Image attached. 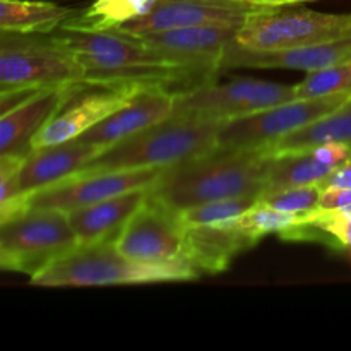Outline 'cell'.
Instances as JSON below:
<instances>
[{
    "label": "cell",
    "instance_id": "29",
    "mask_svg": "<svg viewBox=\"0 0 351 351\" xmlns=\"http://www.w3.org/2000/svg\"><path fill=\"white\" fill-rule=\"evenodd\" d=\"M319 209H324V211H339L351 216V187L322 189Z\"/></svg>",
    "mask_w": 351,
    "mask_h": 351
},
{
    "label": "cell",
    "instance_id": "6",
    "mask_svg": "<svg viewBox=\"0 0 351 351\" xmlns=\"http://www.w3.org/2000/svg\"><path fill=\"white\" fill-rule=\"evenodd\" d=\"M351 38V14H324L304 7H263L249 14L237 41L250 50H287Z\"/></svg>",
    "mask_w": 351,
    "mask_h": 351
},
{
    "label": "cell",
    "instance_id": "4",
    "mask_svg": "<svg viewBox=\"0 0 351 351\" xmlns=\"http://www.w3.org/2000/svg\"><path fill=\"white\" fill-rule=\"evenodd\" d=\"M79 245L69 215L27 208L0 223V267L29 278Z\"/></svg>",
    "mask_w": 351,
    "mask_h": 351
},
{
    "label": "cell",
    "instance_id": "8",
    "mask_svg": "<svg viewBox=\"0 0 351 351\" xmlns=\"http://www.w3.org/2000/svg\"><path fill=\"white\" fill-rule=\"evenodd\" d=\"M350 98L351 95L295 98L242 119L228 120L219 125L216 144L225 149H264L335 112Z\"/></svg>",
    "mask_w": 351,
    "mask_h": 351
},
{
    "label": "cell",
    "instance_id": "28",
    "mask_svg": "<svg viewBox=\"0 0 351 351\" xmlns=\"http://www.w3.org/2000/svg\"><path fill=\"white\" fill-rule=\"evenodd\" d=\"M321 194V185H305V187L285 189V191L263 195L259 201L283 213H291V215L305 218L315 209H319Z\"/></svg>",
    "mask_w": 351,
    "mask_h": 351
},
{
    "label": "cell",
    "instance_id": "22",
    "mask_svg": "<svg viewBox=\"0 0 351 351\" xmlns=\"http://www.w3.org/2000/svg\"><path fill=\"white\" fill-rule=\"evenodd\" d=\"M328 143L345 144L351 147V98L338 106L335 112L328 113L290 136H285L283 139L264 147V151L271 156H276L283 153L312 149Z\"/></svg>",
    "mask_w": 351,
    "mask_h": 351
},
{
    "label": "cell",
    "instance_id": "25",
    "mask_svg": "<svg viewBox=\"0 0 351 351\" xmlns=\"http://www.w3.org/2000/svg\"><path fill=\"white\" fill-rule=\"evenodd\" d=\"M302 221V216L291 215V213H283L280 209H274L264 202L254 204L245 215L237 219V226L245 233L249 239L259 243L261 239H264L269 233H281L288 232L293 226H297Z\"/></svg>",
    "mask_w": 351,
    "mask_h": 351
},
{
    "label": "cell",
    "instance_id": "19",
    "mask_svg": "<svg viewBox=\"0 0 351 351\" xmlns=\"http://www.w3.org/2000/svg\"><path fill=\"white\" fill-rule=\"evenodd\" d=\"M69 86L41 89L36 96L0 117V156H23L33 151V139L64 103Z\"/></svg>",
    "mask_w": 351,
    "mask_h": 351
},
{
    "label": "cell",
    "instance_id": "7",
    "mask_svg": "<svg viewBox=\"0 0 351 351\" xmlns=\"http://www.w3.org/2000/svg\"><path fill=\"white\" fill-rule=\"evenodd\" d=\"M295 98V86L252 77H235L226 82H216V79H213L175 95L173 113H191L218 122H228Z\"/></svg>",
    "mask_w": 351,
    "mask_h": 351
},
{
    "label": "cell",
    "instance_id": "21",
    "mask_svg": "<svg viewBox=\"0 0 351 351\" xmlns=\"http://www.w3.org/2000/svg\"><path fill=\"white\" fill-rule=\"evenodd\" d=\"M235 221L187 228L185 256L199 274L223 273L239 254L256 245V242L249 239Z\"/></svg>",
    "mask_w": 351,
    "mask_h": 351
},
{
    "label": "cell",
    "instance_id": "15",
    "mask_svg": "<svg viewBox=\"0 0 351 351\" xmlns=\"http://www.w3.org/2000/svg\"><path fill=\"white\" fill-rule=\"evenodd\" d=\"M239 29L240 27L209 24L156 31L141 34L139 38H143L153 50L178 64L221 72L223 53L226 47L237 40Z\"/></svg>",
    "mask_w": 351,
    "mask_h": 351
},
{
    "label": "cell",
    "instance_id": "2",
    "mask_svg": "<svg viewBox=\"0 0 351 351\" xmlns=\"http://www.w3.org/2000/svg\"><path fill=\"white\" fill-rule=\"evenodd\" d=\"M221 123L191 113H173L163 122L113 144L89 161L81 173L173 167L216 149Z\"/></svg>",
    "mask_w": 351,
    "mask_h": 351
},
{
    "label": "cell",
    "instance_id": "12",
    "mask_svg": "<svg viewBox=\"0 0 351 351\" xmlns=\"http://www.w3.org/2000/svg\"><path fill=\"white\" fill-rule=\"evenodd\" d=\"M163 170L165 168H139L77 173L67 180L27 195L26 208L71 213L136 189L151 187Z\"/></svg>",
    "mask_w": 351,
    "mask_h": 351
},
{
    "label": "cell",
    "instance_id": "13",
    "mask_svg": "<svg viewBox=\"0 0 351 351\" xmlns=\"http://www.w3.org/2000/svg\"><path fill=\"white\" fill-rule=\"evenodd\" d=\"M267 5H256L245 0H158L146 16L120 24L122 33L141 34L177 29L191 26H233L240 27L247 16Z\"/></svg>",
    "mask_w": 351,
    "mask_h": 351
},
{
    "label": "cell",
    "instance_id": "5",
    "mask_svg": "<svg viewBox=\"0 0 351 351\" xmlns=\"http://www.w3.org/2000/svg\"><path fill=\"white\" fill-rule=\"evenodd\" d=\"M86 69L53 36H24L2 31L0 93L47 89L84 82Z\"/></svg>",
    "mask_w": 351,
    "mask_h": 351
},
{
    "label": "cell",
    "instance_id": "31",
    "mask_svg": "<svg viewBox=\"0 0 351 351\" xmlns=\"http://www.w3.org/2000/svg\"><path fill=\"white\" fill-rule=\"evenodd\" d=\"M346 257H348V259L351 261V252H350V254H348V256H346Z\"/></svg>",
    "mask_w": 351,
    "mask_h": 351
},
{
    "label": "cell",
    "instance_id": "11",
    "mask_svg": "<svg viewBox=\"0 0 351 351\" xmlns=\"http://www.w3.org/2000/svg\"><path fill=\"white\" fill-rule=\"evenodd\" d=\"M141 84H95V91H84L86 82L71 84L64 103L50 122L34 136L33 149L77 139L113 112L122 108Z\"/></svg>",
    "mask_w": 351,
    "mask_h": 351
},
{
    "label": "cell",
    "instance_id": "17",
    "mask_svg": "<svg viewBox=\"0 0 351 351\" xmlns=\"http://www.w3.org/2000/svg\"><path fill=\"white\" fill-rule=\"evenodd\" d=\"M101 153L103 149L99 147L81 143L77 139L55 146L36 147L27 154L17 175L21 195L27 199V195L34 192L43 191L81 173L82 168Z\"/></svg>",
    "mask_w": 351,
    "mask_h": 351
},
{
    "label": "cell",
    "instance_id": "16",
    "mask_svg": "<svg viewBox=\"0 0 351 351\" xmlns=\"http://www.w3.org/2000/svg\"><path fill=\"white\" fill-rule=\"evenodd\" d=\"M351 60V38L311 45V47L287 48V50H250L237 40L226 47L221 58V71L235 67L250 69H290V71L314 72Z\"/></svg>",
    "mask_w": 351,
    "mask_h": 351
},
{
    "label": "cell",
    "instance_id": "10",
    "mask_svg": "<svg viewBox=\"0 0 351 351\" xmlns=\"http://www.w3.org/2000/svg\"><path fill=\"white\" fill-rule=\"evenodd\" d=\"M53 38L71 53H74L79 64L86 69V74L117 71V69L136 67V65H182L153 50L143 38L122 33L117 27L93 31L62 24L55 29Z\"/></svg>",
    "mask_w": 351,
    "mask_h": 351
},
{
    "label": "cell",
    "instance_id": "30",
    "mask_svg": "<svg viewBox=\"0 0 351 351\" xmlns=\"http://www.w3.org/2000/svg\"><path fill=\"white\" fill-rule=\"evenodd\" d=\"M245 2L256 3V5L274 7V5H297V3L312 2V0H245Z\"/></svg>",
    "mask_w": 351,
    "mask_h": 351
},
{
    "label": "cell",
    "instance_id": "14",
    "mask_svg": "<svg viewBox=\"0 0 351 351\" xmlns=\"http://www.w3.org/2000/svg\"><path fill=\"white\" fill-rule=\"evenodd\" d=\"M175 93L165 86H143L122 108L77 137V141L99 149L143 132L173 115Z\"/></svg>",
    "mask_w": 351,
    "mask_h": 351
},
{
    "label": "cell",
    "instance_id": "1",
    "mask_svg": "<svg viewBox=\"0 0 351 351\" xmlns=\"http://www.w3.org/2000/svg\"><path fill=\"white\" fill-rule=\"evenodd\" d=\"M271 163L273 156L264 149L216 147L165 168L149 195L178 213L223 199H259Z\"/></svg>",
    "mask_w": 351,
    "mask_h": 351
},
{
    "label": "cell",
    "instance_id": "24",
    "mask_svg": "<svg viewBox=\"0 0 351 351\" xmlns=\"http://www.w3.org/2000/svg\"><path fill=\"white\" fill-rule=\"evenodd\" d=\"M156 2L158 0H96L82 16L67 19L64 26L93 31L115 29L127 21L149 14Z\"/></svg>",
    "mask_w": 351,
    "mask_h": 351
},
{
    "label": "cell",
    "instance_id": "20",
    "mask_svg": "<svg viewBox=\"0 0 351 351\" xmlns=\"http://www.w3.org/2000/svg\"><path fill=\"white\" fill-rule=\"evenodd\" d=\"M149 189H136L67 213L79 243L84 245V243L108 242V240L117 242L123 226L149 197Z\"/></svg>",
    "mask_w": 351,
    "mask_h": 351
},
{
    "label": "cell",
    "instance_id": "26",
    "mask_svg": "<svg viewBox=\"0 0 351 351\" xmlns=\"http://www.w3.org/2000/svg\"><path fill=\"white\" fill-rule=\"evenodd\" d=\"M295 93L297 98L351 95V60L307 72V77L295 84Z\"/></svg>",
    "mask_w": 351,
    "mask_h": 351
},
{
    "label": "cell",
    "instance_id": "9",
    "mask_svg": "<svg viewBox=\"0 0 351 351\" xmlns=\"http://www.w3.org/2000/svg\"><path fill=\"white\" fill-rule=\"evenodd\" d=\"M185 233L187 226L180 213L149 195L123 226L117 240V249L134 263H189L185 256Z\"/></svg>",
    "mask_w": 351,
    "mask_h": 351
},
{
    "label": "cell",
    "instance_id": "3",
    "mask_svg": "<svg viewBox=\"0 0 351 351\" xmlns=\"http://www.w3.org/2000/svg\"><path fill=\"white\" fill-rule=\"evenodd\" d=\"M201 274L189 263L143 264L127 259L117 242L79 243L71 252L29 278L34 287H110L195 280Z\"/></svg>",
    "mask_w": 351,
    "mask_h": 351
},
{
    "label": "cell",
    "instance_id": "18",
    "mask_svg": "<svg viewBox=\"0 0 351 351\" xmlns=\"http://www.w3.org/2000/svg\"><path fill=\"white\" fill-rule=\"evenodd\" d=\"M350 156L351 147L338 143L321 144L312 149L295 151V153L276 154L273 156V163L267 171L263 195L285 189L321 185Z\"/></svg>",
    "mask_w": 351,
    "mask_h": 351
},
{
    "label": "cell",
    "instance_id": "23",
    "mask_svg": "<svg viewBox=\"0 0 351 351\" xmlns=\"http://www.w3.org/2000/svg\"><path fill=\"white\" fill-rule=\"evenodd\" d=\"M69 7L45 0H0V29L7 33H53L71 17Z\"/></svg>",
    "mask_w": 351,
    "mask_h": 351
},
{
    "label": "cell",
    "instance_id": "27",
    "mask_svg": "<svg viewBox=\"0 0 351 351\" xmlns=\"http://www.w3.org/2000/svg\"><path fill=\"white\" fill-rule=\"evenodd\" d=\"M257 197H237V199H223V201L206 202V204L195 206L182 211V219H184L187 228L194 226H215L226 225L240 216L245 215L254 204H257Z\"/></svg>",
    "mask_w": 351,
    "mask_h": 351
}]
</instances>
